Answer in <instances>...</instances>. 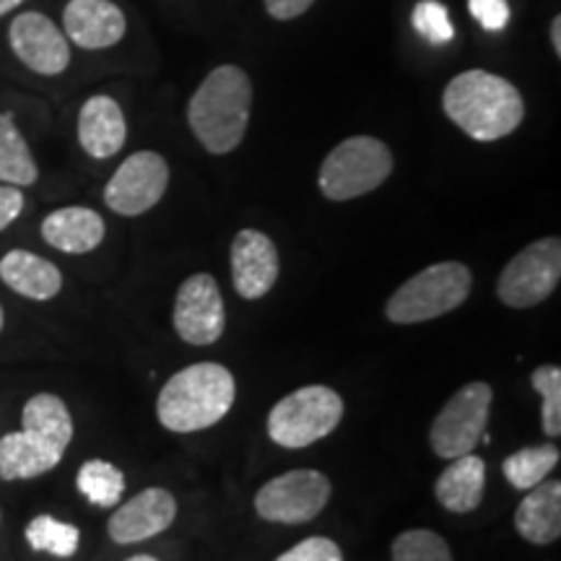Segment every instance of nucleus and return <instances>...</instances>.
<instances>
[{
	"label": "nucleus",
	"instance_id": "1",
	"mask_svg": "<svg viewBox=\"0 0 561 561\" xmlns=\"http://www.w3.org/2000/svg\"><path fill=\"white\" fill-rule=\"evenodd\" d=\"M442 110L468 138L491 144L520 128L525 100L515 83L489 70L473 68L462 70L447 83Z\"/></svg>",
	"mask_w": 561,
	"mask_h": 561
},
{
	"label": "nucleus",
	"instance_id": "2",
	"mask_svg": "<svg viewBox=\"0 0 561 561\" xmlns=\"http://www.w3.org/2000/svg\"><path fill=\"white\" fill-rule=\"evenodd\" d=\"M252 112V81L240 66H219L187 104L193 136L208 153L224 157L244 140Z\"/></svg>",
	"mask_w": 561,
	"mask_h": 561
},
{
	"label": "nucleus",
	"instance_id": "3",
	"mask_svg": "<svg viewBox=\"0 0 561 561\" xmlns=\"http://www.w3.org/2000/svg\"><path fill=\"white\" fill-rule=\"evenodd\" d=\"M234 375L216 362H201L180 369L161 388L157 416L174 434L203 432L219 424L234 405Z\"/></svg>",
	"mask_w": 561,
	"mask_h": 561
},
{
	"label": "nucleus",
	"instance_id": "4",
	"mask_svg": "<svg viewBox=\"0 0 561 561\" xmlns=\"http://www.w3.org/2000/svg\"><path fill=\"white\" fill-rule=\"evenodd\" d=\"M473 276L468 265L458 261L434 263L419 271L403 286L392 291L385 305V318L396 325H419L458 310L471 297Z\"/></svg>",
	"mask_w": 561,
	"mask_h": 561
},
{
	"label": "nucleus",
	"instance_id": "5",
	"mask_svg": "<svg viewBox=\"0 0 561 561\" xmlns=\"http://www.w3.org/2000/svg\"><path fill=\"white\" fill-rule=\"evenodd\" d=\"M343 421V398L325 385L289 392L268 413V437L286 450H301L325 439Z\"/></svg>",
	"mask_w": 561,
	"mask_h": 561
},
{
	"label": "nucleus",
	"instance_id": "6",
	"mask_svg": "<svg viewBox=\"0 0 561 561\" xmlns=\"http://www.w3.org/2000/svg\"><path fill=\"white\" fill-rule=\"evenodd\" d=\"M392 172V153L380 138L354 136L341 140L322 161L318 185L328 201L343 203L375 193Z\"/></svg>",
	"mask_w": 561,
	"mask_h": 561
},
{
	"label": "nucleus",
	"instance_id": "7",
	"mask_svg": "<svg viewBox=\"0 0 561 561\" xmlns=\"http://www.w3.org/2000/svg\"><path fill=\"white\" fill-rule=\"evenodd\" d=\"M491 401H494V390L483 380L468 382L466 388L455 392L432 421L430 445L434 455L442 460H453L473 453L486 434Z\"/></svg>",
	"mask_w": 561,
	"mask_h": 561
},
{
	"label": "nucleus",
	"instance_id": "8",
	"mask_svg": "<svg viewBox=\"0 0 561 561\" xmlns=\"http://www.w3.org/2000/svg\"><path fill=\"white\" fill-rule=\"evenodd\" d=\"M561 280V240L543 237L517 252L496 280V297L512 310H530L557 291Z\"/></svg>",
	"mask_w": 561,
	"mask_h": 561
},
{
	"label": "nucleus",
	"instance_id": "9",
	"mask_svg": "<svg viewBox=\"0 0 561 561\" xmlns=\"http://www.w3.org/2000/svg\"><path fill=\"white\" fill-rule=\"evenodd\" d=\"M331 479L312 468L280 473L263 483L255 494V512L265 523L301 525L310 523L331 500Z\"/></svg>",
	"mask_w": 561,
	"mask_h": 561
},
{
	"label": "nucleus",
	"instance_id": "10",
	"mask_svg": "<svg viewBox=\"0 0 561 561\" xmlns=\"http://www.w3.org/2000/svg\"><path fill=\"white\" fill-rule=\"evenodd\" d=\"M170 164L157 151H136L117 167L104 187V203L121 216H140L164 198Z\"/></svg>",
	"mask_w": 561,
	"mask_h": 561
},
{
	"label": "nucleus",
	"instance_id": "11",
	"mask_svg": "<svg viewBox=\"0 0 561 561\" xmlns=\"http://www.w3.org/2000/svg\"><path fill=\"white\" fill-rule=\"evenodd\" d=\"M172 325L191 346H210L224 335L227 310L219 284L210 273H193L182 280L174 297Z\"/></svg>",
	"mask_w": 561,
	"mask_h": 561
},
{
	"label": "nucleus",
	"instance_id": "12",
	"mask_svg": "<svg viewBox=\"0 0 561 561\" xmlns=\"http://www.w3.org/2000/svg\"><path fill=\"white\" fill-rule=\"evenodd\" d=\"M11 50L26 68L39 76H60L70 62L66 34L45 13L26 11L11 21Z\"/></svg>",
	"mask_w": 561,
	"mask_h": 561
},
{
	"label": "nucleus",
	"instance_id": "13",
	"mask_svg": "<svg viewBox=\"0 0 561 561\" xmlns=\"http://www.w3.org/2000/svg\"><path fill=\"white\" fill-rule=\"evenodd\" d=\"M231 284L242 299H261L276 286L280 261L276 242L257 229L237 231L231 242Z\"/></svg>",
	"mask_w": 561,
	"mask_h": 561
},
{
	"label": "nucleus",
	"instance_id": "14",
	"mask_svg": "<svg viewBox=\"0 0 561 561\" xmlns=\"http://www.w3.org/2000/svg\"><path fill=\"white\" fill-rule=\"evenodd\" d=\"M174 517H178V500L167 489L151 486L115 510L107 523V533L112 541L121 546L140 543L164 533Z\"/></svg>",
	"mask_w": 561,
	"mask_h": 561
},
{
	"label": "nucleus",
	"instance_id": "15",
	"mask_svg": "<svg viewBox=\"0 0 561 561\" xmlns=\"http://www.w3.org/2000/svg\"><path fill=\"white\" fill-rule=\"evenodd\" d=\"M62 26L68 39L83 50H107L125 37L128 21L112 0H68Z\"/></svg>",
	"mask_w": 561,
	"mask_h": 561
},
{
	"label": "nucleus",
	"instance_id": "16",
	"mask_svg": "<svg viewBox=\"0 0 561 561\" xmlns=\"http://www.w3.org/2000/svg\"><path fill=\"white\" fill-rule=\"evenodd\" d=\"M128 123L112 96L96 94L79 112V144L94 159H110L125 146Z\"/></svg>",
	"mask_w": 561,
	"mask_h": 561
},
{
	"label": "nucleus",
	"instance_id": "17",
	"mask_svg": "<svg viewBox=\"0 0 561 561\" xmlns=\"http://www.w3.org/2000/svg\"><path fill=\"white\" fill-rule=\"evenodd\" d=\"M104 234H107V227L94 208H58L42 221V240L68 255H83V252L96 250Z\"/></svg>",
	"mask_w": 561,
	"mask_h": 561
},
{
	"label": "nucleus",
	"instance_id": "18",
	"mask_svg": "<svg viewBox=\"0 0 561 561\" xmlns=\"http://www.w3.org/2000/svg\"><path fill=\"white\" fill-rule=\"evenodd\" d=\"M483 494H486V462L473 453L453 458L434 483L437 502L455 515H468V512L479 510Z\"/></svg>",
	"mask_w": 561,
	"mask_h": 561
},
{
	"label": "nucleus",
	"instance_id": "19",
	"mask_svg": "<svg viewBox=\"0 0 561 561\" xmlns=\"http://www.w3.org/2000/svg\"><path fill=\"white\" fill-rule=\"evenodd\" d=\"M0 280L19 297L47 301L62 289V273L55 263L30 250H11L0 261Z\"/></svg>",
	"mask_w": 561,
	"mask_h": 561
},
{
	"label": "nucleus",
	"instance_id": "20",
	"mask_svg": "<svg viewBox=\"0 0 561 561\" xmlns=\"http://www.w3.org/2000/svg\"><path fill=\"white\" fill-rule=\"evenodd\" d=\"M515 528L533 546H549L561 536V483L541 481L515 512Z\"/></svg>",
	"mask_w": 561,
	"mask_h": 561
},
{
	"label": "nucleus",
	"instance_id": "21",
	"mask_svg": "<svg viewBox=\"0 0 561 561\" xmlns=\"http://www.w3.org/2000/svg\"><path fill=\"white\" fill-rule=\"evenodd\" d=\"M21 424H24L21 430L58 455H66L73 439V419H70L68 405L53 392H39L30 398L21 411Z\"/></svg>",
	"mask_w": 561,
	"mask_h": 561
},
{
	"label": "nucleus",
	"instance_id": "22",
	"mask_svg": "<svg viewBox=\"0 0 561 561\" xmlns=\"http://www.w3.org/2000/svg\"><path fill=\"white\" fill-rule=\"evenodd\" d=\"M62 455L53 453L32 434L11 432L0 439V479L3 481H26L58 468Z\"/></svg>",
	"mask_w": 561,
	"mask_h": 561
},
{
	"label": "nucleus",
	"instance_id": "23",
	"mask_svg": "<svg viewBox=\"0 0 561 561\" xmlns=\"http://www.w3.org/2000/svg\"><path fill=\"white\" fill-rule=\"evenodd\" d=\"M39 178L37 161H34L30 146L13 123V115L0 112V182L3 185L26 187Z\"/></svg>",
	"mask_w": 561,
	"mask_h": 561
},
{
	"label": "nucleus",
	"instance_id": "24",
	"mask_svg": "<svg viewBox=\"0 0 561 561\" xmlns=\"http://www.w3.org/2000/svg\"><path fill=\"white\" fill-rule=\"evenodd\" d=\"M559 458L561 453L553 442H546V445L538 447H523V450L512 453L510 458L502 462V473L512 486L528 491L549 479L553 468L559 466Z\"/></svg>",
	"mask_w": 561,
	"mask_h": 561
},
{
	"label": "nucleus",
	"instance_id": "25",
	"mask_svg": "<svg viewBox=\"0 0 561 561\" xmlns=\"http://www.w3.org/2000/svg\"><path fill=\"white\" fill-rule=\"evenodd\" d=\"M76 486L96 507H115L125 494V476L107 460H87L76 476Z\"/></svg>",
	"mask_w": 561,
	"mask_h": 561
},
{
	"label": "nucleus",
	"instance_id": "26",
	"mask_svg": "<svg viewBox=\"0 0 561 561\" xmlns=\"http://www.w3.org/2000/svg\"><path fill=\"white\" fill-rule=\"evenodd\" d=\"M24 536H26V543H30L34 551H47L60 559L73 557V553L79 551V541H81V533L76 525L55 520L53 515L34 517V520L26 525Z\"/></svg>",
	"mask_w": 561,
	"mask_h": 561
},
{
	"label": "nucleus",
	"instance_id": "27",
	"mask_svg": "<svg viewBox=\"0 0 561 561\" xmlns=\"http://www.w3.org/2000/svg\"><path fill=\"white\" fill-rule=\"evenodd\" d=\"M390 557L392 561H453V551L439 533L413 528L392 541Z\"/></svg>",
	"mask_w": 561,
	"mask_h": 561
},
{
	"label": "nucleus",
	"instance_id": "28",
	"mask_svg": "<svg viewBox=\"0 0 561 561\" xmlns=\"http://www.w3.org/2000/svg\"><path fill=\"white\" fill-rule=\"evenodd\" d=\"M530 385L543 398V434L557 439L561 434V369L557 364H543L530 375Z\"/></svg>",
	"mask_w": 561,
	"mask_h": 561
},
{
	"label": "nucleus",
	"instance_id": "29",
	"mask_svg": "<svg viewBox=\"0 0 561 561\" xmlns=\"http://www.w3.org/2000/svg\"><path fill=\"white\" fill-rule=\"evenodd\" d=\"M411 21L413 30H416L424 39H430L432 45H445V42H450L455 37L450 13H447V9L439 0H419Z\"/></svg>",
	"mask_w": 561,
	"mask_h": 561
},
{
	"label": "nucleus",
	"instance_id": "30",
	"mask_svg": "<svg viewBox=\"0 0 561 561\" xmlns=\"http://www.w3.org/2000/svg\"><path fill=\"white\" fill-rule=\"evenodd\" d=\"M276 561H343V553L339 543L331 541V538L312 536L305 538V541L291 546L289 551H284Z\"/></svg>",
	"mask_w": 561,
	"mask_h": 561
},
{
	"label": "nucleus",
	"instance_id": "31",
	"mask_svg": "<svg viewBox=\"0 0 561 561\" xmlns=\"http://www.w3.org/2000/svg\"><path fill=\"white\" fill-rule=\"evenodd\" d=\"M468 9L486 32H502L512 16L507 0H468Z\"/></svg>",
	"mask_w": 561,
	"mask_h": 561
},
{
	"label": "nucleus",
	"instance_id": "32",
	"mask_svg": "<svg viewBox=\"0 0 561 561\" xmlns=\"http://www.w3.org/2000/svg\"><path fill=\"white\" fill-rule=\"evenodd\" d=\"M24 210V193L16 185H0V231L11 227Z\"/></svg>",
	"mask_w": 561,
	"mask_h": 561
},
{
	"label": "nucleus",
	"instance_id": "33",
	"mask_svg": "<svg viewBox=\"0 0 561 561\" xmlns=\"http://www.w3.org/2000/svg\"><path fill=\"white\" fill-rule=\"evenodd\" d=\"M314 0H265V11L278 21H291L312 9Z\"/></svg>",
	"mask_w": 561,
	"mask_h": 561
},
{
	"label": "nucleus",
	"instance_id": "34",
	"mask_svg": "<svg viewBox=\"0 0 561 561\" xmlns=\"http://www.w3.org/2000/svg\"><path fill=\"white\" fill-rule=\"evenodd\" d=\"M551 47H553V55L561 58V16L551 19Z\"/></svg>",
	"mask_w": 561,
	"mask_h": 561
},
{
	"label": "nucleus",
	"instance_id": "35",
	"mask_svg": "<svg viewBox=\"0 0 561 561\" xmlns=\"http://www.w3.org/2000/svg\"><path fill=\"white\" fill-rule=\"evenodd\" d=\"M21 3H24V0H0V16H5V13L13 11Z\"/></svg>",
	"mask_w": 561,
	"mask_h": 561
},
{
	"label": "nucleus",
	"instance_id": "36",
	"mask_svg": "<svg viewBox=\"0 0 561 561\" xmlns=\"http://www.w3.org/2000/svg\"><path fill=\"white\" fill-rule=\"evenodd\" d=\"M128 561H159V559H153V557H149V553H138V557H130Z\"/></svg>",
	"mask_w": 561,
	"mask_h": 561
},
{
	"label": "nucleus",
	"instance_id": "37",
	"mask_svg": "<svg viewBox=\"0 0 561 561\" xmlns=\"http://www.w3.org/2000/svg\"><path fill=\"white\" fill-rule=\"evenodd\" d=\"M3 320H5L3 318V307H0V331H3Z\"/></svg>",
	"mask_w": 561,
	"mask_h": 561
}]
</instances>
